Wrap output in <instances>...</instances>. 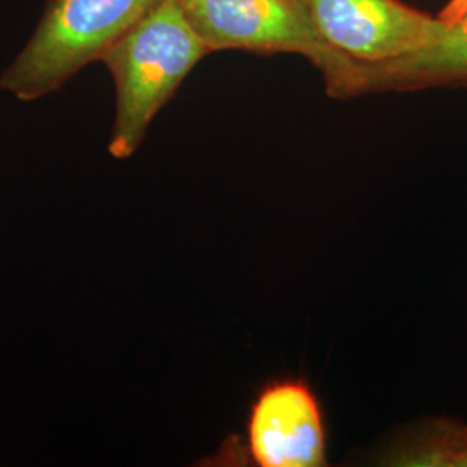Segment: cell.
<instances>
[{
    "mask_svg": "<svg viewBox=\"0 0 467 467\" xmlns=\"http://www.w3.org/2000/svg\"><path fill=\"white\" fill-rule=\"evenodd\" d=\"M187 21L212 52L237 49L306 57L336 98L351 59L318 35L303 0H177Z\"/></svg>",
    "mask_w": 467,
    "mask_h": 467,
    "instance_id": "3957f363",
    "label": "cell"
},
{
    "mask_svg": "<svg viewBox=\"0 0 467 467\" xmlns=\"http://www.w3.org/2000/svg\"><path fill=\"white\" fill-rule=\"evenodd\" d=\"M318 35L355 63L399 59L438 40L447 21L400 0H303Z\"/></svg>",
    "mask_w": 467,
    "mask_h": 467,
    "instance_id": "5b68a950",
    "label": "cell"
},
{
    "mask_svg": "<svg viewBox=\"0 0 467 467\" xmlns=\"http://www.w3.org/2000/svg\"><path fill=\"white\" fill-rule=\"evenodd\" d=\"M389 467H467V422L422 419L399 433L376 455Z\"/></svg>",
    "mask_w": 467,
    "mask_h": 467,
    "instance_id": "52a82bcc",
    "label": "cell"
},
{
    "mask_svg": "<svg viewBox=\"0 0 467 467\" xmlns=\"http://www.w3.org/2000/svg\"><path fill=\"white\" fill-rule=\"evenodd\" d=\"M161 2L49 0L34 36L2 73L0 88L19 100L59 90Z\"/></svg>",
    "mask_w": 467,
    "mask_h": 467,
    "instance_id": "7a4b0ae2",
    "label": "cell"
},
{
    "mask_svg": "<svg viewBox=\"0 0 467 467\" xmlns=\"http://www.w3.org/2000/svg\"><path fill=\"white\" fill-rule=\"evenodd\" d=\"M218 461H246L254 467L327 466L324 407L305 378H277L264 384L248 409L244 434L223 447Z\"/></svg>",
    "mask_w": 467,
    "mask_h": 467,
    "instance_id": "277c9868",
    "label": "cell"
},
{
    "mask_svg": "<svg viewBox=\"0 0 467 467\" xmlns=\"http://www.w3.org/2000/svg\"><path fill=\"white\" fill-rule=\"evenodd\" d=\"M467 15V0H451L443 9L441 13L438 15L440 19L451 23V21H457L459 17L466 16Z\"/></svg>",
    "mask_w": 467,
    "mask_h": 467,
    "instance_id": "ba28073f",
    "label": "cell"
},
{
    "mask_svg": "<svg viewBox=\"0 0 467 467\" xmlns=\"http://www.w3.org/2000/svg\"><path fill=\"white\" fill-rule=\"evenodd\" d=\"M434 87H467V15L447 23L433 44L399 59L376 65L353 61L336 99Z\"/></svg>",
    "mask_w": 467,
    "mask_h": 467,
    "instance_id": "8992f818",
    "label": "cell"
},
{
    "mask_svg": "<svg viewBox=\"0 0 467 467\" xmlns=\"http://www.w3.org/2000/svg\"><path fill=\"white\" fill-rule=\"evenodd\" d=\"M210 52L179 2L163 0L102 54L117 87L108 146L113 158L127 160L139 150L152 119Z\"/></svg>",
    "mask_w": 467,
    "mask_h": 467,
    "instance_id": "6da1fadb",
    "label": "cell"
}]
</instances>
